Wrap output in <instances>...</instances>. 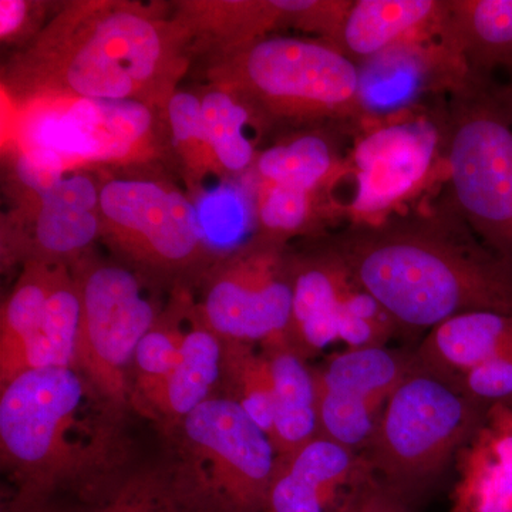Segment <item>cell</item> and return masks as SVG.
<instances>
[{
  "mask_svg": "<svg viewBox=\"0 0 512 512\" xmlns=\"http://www.w3.org/2000/svg\"><path fill=\"white\" fill-rule=\"evenodd\" d=\"M59 265L26 262L0 318V382L9 383L23 372V355L42 323L47 298Z\"/></svg>",
  "mask_w": 512,
  "mask_h": 512,
  "instance_id": "obj_27",
  "label": "cell"
},
{
  "mask_svg": "<svg viewBox=\"0 0 512 512\" xmlns=\"http://www.w3.org/2000/svg\"><path fill=\"white\" fill-rule=\"evenodd\" d=\"M505 74H507V82L503 84L495 83L494 80L493 82L498 92L504 97V100L512 107V66L510 69L505 70Z\"/></svg>",
  "mask_w": 512,
  "mask_h": 512,
  "instance_id": "obj_36",
  "label": "cell"
},
{
  "mask_svg": "<svg viewBox=\"0 0 512 512\" xmlns=\"http://www.w3.org/2000/svg\"><path fill=\"white\" fill-rule=\"evenodd\" d=\"M82 301L76 369L106 403L127 397V370L138 343L160 316L143 276L123 262L84 255L72 266Z\"/></svg>",
  "mask_w": 512,
  "mask_h": 512,
  "instance_id": "obj_11",
  "label": "cell"
},
{
  "mask_svg": "<svg viewBox=\"0 0 512 512\" xmlns=\"http://www.w3.org/2000/svg\"><path fill=\"white\" fill-rule=\"evenodd\" d=\"M332 512H413L412 504L404 500L373 471L355 481Z\"/></svg>",
  "mask_w": 512,
  "mask_h": 512,
  "instance_id": "obj_34",
  "label": "cell"
},
{
  "mask_svg": "<svg viewBox=\"0 0 512 512\" xmlns=\"http://www.w3.org/2000/svg\"><path fill=\"white\" fill-rule=\"evenodd\" d=\"M188 470L180 483L210 512H265L278 454L231 397L212 396L181 421Z\"/></svg>",
  "mask_w": 512,
  "mask_h": 512,
  "instance_id": "obj_10",
  "label": "cell"
},
{
  "mask_svg": "<svg viewBox=\"0 0 512 512\" xmlns=\"http://www.w3.org/2000/svg\"><path fill=\"white\" fill-rule=\"evenodd\" d=\"M171 157L191 191H200L208 177L221 178L205 131L200 93L180 90L164 109Z\"/></svg>",
  "mask_w": 512,
  "mask_h": 512,
  "instance_id": "obj_29",
  "label": "cell"
},
{
  "mask_svg": "<svg viewBox=\"0 0 512 512\" xmlns=\"http://www.w3.org/2000/svg\"><path fill=\"white\" fill-rule=\"evenodd\" d=\"M254 210L256 235L284 245L293 238L315 237L329 221L346 215L333 188L309 191L274 184H258Z\"/></svg>",
  "mask_w": 512,
  "mask_h": 512,
  "instance_id": "obj_26",
  "label": "cell"
},
{
  "mask_svg": "<svg viewBox=\"0 0 512 512\" xmlns=\"http://www.w3.org/2000/svg\"><path fill=\"white\" fill-rule=\"evenodd\" d=\"M225 343L224 375L229 396L271 437L274 426V382L264 350L247 343Z\"/></svg>",
  "mask_w": 512,
  "mask_h": 512,
  "instance_id": "obj_30",
  "label": "cell"
},
{
  "mask_svg": "<svg viewBox=\"0 0 512 512\" xmlns=\"http://www.w3.org/2000/svg\"><path fill=\"white\" fill-rule=\"evenodd\" d=\"M96 512H210L180 483L143 478L109 494Z\"/></svg>",
  "mask_w": 512,
  "mask_h": 512,
  "instance_id": "obj_31",
  "label": "cell"
},
{
  "mask_svg": "<svg viewBox=\"0 0 512 512\" xmlns=\"http://www.w3.org/2000/svg\"><path fill=\"white\" fill-rule=\"evenodd\" d=\"M292 271V320L288 342L306 359L339 342L340 313L357 281L329 241L309 254L292 255Z\"/></svg>",
  "mask_w": 512,
  "mask_h": 512,
  "instance_id": "obj_16",
  "label": "cell"
},
{
  "mask_svg": "<svg viewBox=\"0 0 512 512\" xmlns=\"http://www.w3.org/2000/svg\"><path fill=\"white\" fill-rule=\"evenodd\" d=\"M446 143L447 110L421 106L360 123L349 153L350 227H377L417 207L437 177L446 180Z\"/></svg>",
  "mask_w": 512,
  "mask_h": 512,
  "instance_id": "obj_9",
  "label": "cell"
},
{
  "mask_svg": "<svg viewBox=\"0 0 512 512\" xmlns=\"http://www.w3.org/2000/svg\"><path fill=\"white\" fill-rule=\"evenodd\" d=\"M99 215L100 239L137 272L168 278L210 256L197 204L154 165L101 174Z\"/></svg>",
  "mask_w": 512,
  "mask_h": 512,
  "instance_id": "obj_8",
  "label": "cell"
},
{
  "mask_svg": "<svg viewBox=\"0 0 512 512\" xmlns=\"http://www.w3.org/2000/svg\"><path fill=\"white\" fill-rule=\"evenodd\" d=\"M100 237L99 207L47 190L3 218V259L72 266Z\"/></svg>",
  "mask_w": 512,
  "mask_h": 512,
  "instance_id": "obj_14",
  "label": "cell"
},
{
  "mask_svg": "<svg viewBox=\"0 0 512 512\" xmlns=\"http://www.w3.org/2000/svg\"><path fill=\"white\" fill-rule=\"evenodd\" d=\"M456 384L485 409L512 403V348L470 370Z\"/></svg>",
  "mask_w": 512,
  "mask_h": 512,
  "instance_id": "obj_33",
  "label": "cell"
},
{
  "mask_svg": "<svg viewBox=\"0 0 512 512\" xmlns=\"http://www.w3.org/2000/svg\"><path fill=\"white\" fill-rule=\"evenodd\" d=\"M292 301L288 245L255 235L212 266L198 316L222 340L266 348L289 343Z\"/></svg>",
  "mask_w": 512,
  "mask_h": 512,
  "instance_id": "obj_12",
  "label": "cell"
},
{
  "mask_svg": "<svg viewBox=\"0 0 512 512\" xmlns=\"http://www.w3.org/2000/svg\"><path fill=\"white\" fill-rule=\"evenodd\" d=\"M180 313L178 309L160 313L153 328L138 343L133 363L140 389L160 382L177 363L188 330L181 326Z\"/></svg>",
  "mask_w": 512,
  "mask_h": 512,
  "instance_id": "obj_32",
  "label": "cell"
},
{
  "mask_svg": "<svg viewBox=\"0 0 512 512\" xmlns=\"http://www.w3.org/2000/svg\"><path fill=\"white\" fill-rule=\"evenodd\" d=\"M205 79L237 94L266 131L360 121L359 70L325 40L271 35L207 56Z\"/></svg>",
  "mask_w": 512,
  "mask_h": 512,
  "instance_id": "obj_3",
  "label": "cell"
},
{
  "mask_svg": "<svg viewBox=\"0 0 512 512\" xmlns=\"http://www.w3.org/2000/svg\"><path fill=\"white\" fill-rule=\"evenodd\" d=\"M400 329L426 330L460 313H512V265L490 251L444 197L377 227L329 239Z\"/></svg>",
  "mask_w": 512,
  "mask_h": 512,
  "instance_id": "obj_2",
  "label": "cell"
},
{
  "mask_svg": "<svg viewBox=\"0 0 512 512\" xmlns=\"http://www.w3.org/2000/svg\"><path fill=\"white\" fill-rule=\"evenodd\" d=\"M262 350L274 382V426L269 439L278 458H285L319 436L315 372L289 343Z\"/></svg>",
  "mask_w": 512,
  "mask_h": 512,
  "instance_id": "obj_23",
  "label": "cell"
},
{
  "mask_svg": "<svg viewBox=\"0 0 512 512\" xmlns=\"http://www.w3.org/2000/svg\"><path fill=\"white\" fill-rule=\"evenodd\" d=\"M485 407L414 360L387 400L367 466L410 504L443 476L483 419Z\"/></svg>",
  "mask_w": 512,
  "mask_h": 512,
  "instance_id": "obj_7",
  "label": "cell"
},
{
  "mask_svg": "<svg viewBox=\"0 0 512 512\" xmlns=\"http://www.w3.org/2000/svg\"><path fill=\"white\" fill-rule=\"evenodd\" d=\"M454 463L450 512H512V403L485 410Z\"/></svg>",
  "mask_w": 512,
  "mask_h": 512,
  "instance_id": "obj_17",
  "label": "cell"
},
{
  "mask_svg": "<svg viewBox=\"0 0 512 512\" xmlns=\"http://www.w3.org/2000/svg\"><path fill=\"white\" fill-rule=\"evenodd\" d=\"M326 127L286 134L259 151L251 173L258 184L284 185L302 190L338 187L349 175V154L340 153L335 136Z\"/></svg>",
  "mask_w": 512,
  "mask_h": 512,
  "instance_id": "obj_20",
  "label": "cell"
},
{
  "mask_svg": "<svg viewBox=\"0 0 512 512\" xmlns=\"http://www.w3.org/2000/svg\"><path fill=\"white\" fill-rule=\"evenodd\" d=\"M446 28L476 79L512 66V0H447Z\"/></svg>",
  "mask_w": 512,
  "mask_h": 512,
  "instance_id": "obj_24",
  "label": "cell"
},
{
  "mask_svg": "<svg viewBox=\"0 0 512 512\" xmlns=\"http://www.w3.org/2000/svg\"><path fill=\"white\" fill-rule=\"evenodd\" d=\"M413 353L386 348L333 353L315 372L319 434L363 453Z\"/></svg>",
  "mask_w": 512,
  "mask_h": 512,
  "instance_id": "obj_13",
  "label": "cell"
},
{
  "mask_svg": "<svg viewBox=\"0 0 512 512\" xmlns=\"http://www.w3.org/2000/svg\"><path fill=\"white\" fill-rule=\"evenodd\" d=\"M9 106L8 151L55 173H109L171 157L164 109L158 107L70 97Z\"/></svg>",
  "mask_w": 512,
  "mask_h": 512,
  "instance_id": "obj_4",
  "label": "cell"
},
{
  "mask_svg": "<svg viewBox=\"0 0 512 512\" xmlns=\"http://www.w3.org/2000/svg\"><path fill=\"white\" fill-rule=\"evenodd\" d=\"M448 94L446 198L512 265V107L493 80L473 77Z\"/></svg>",
  "mask_w": 512,
  "mask_h": 512,
  "instance_id": "obj_6",
  "label": "cell"
},
{
  "mask_svg": "<svg viewBox=\"0 0 512 512\" xmlns=\"http://www.w3.org/2000/svg\"><path fill=\"white\" fill-rule=\"evenodd\" d=\"M446 0H352L336 47L353 62L379 55L439 22Z\"/></svg>",
  "mask_w": 512,
  "mask_h": 512,
  "instance_id": "obj_22",
  "label": "cell"
},
{
  "mask_svg": "<svg viewBox=\"0 0 512 512\" xmlns=\"http://www.w3.org/2000/svg\"><path fill=\"white\" fill-rule=\"evenodd\" d=\"M369 471L362 453L319 434L291 456L278 458L265 512H332Z\"/></svg>",
  "mask_w": 512,
  "mask_h": 512,
  "instance_id": "obj_15",
  "label": "cell"
},
{
  "mask_svg": "<svg viewBox=\"0 0 512 512\" xmlns=\"http://www.w3.org/2000/svg\"><path fill=\"white\" fill-rule=\"evenodd\" d=\"M192 56L190 33L167 6L74 0L3 66L2 90L9 104L70 97L165 109Z\"/></svg>",
  "mask_w": 512,
  "mask_h": 512,
  "instance_id": "obj_1",
  "label": "cell"
},
{
  "mask_svg": "<svg viewBox=\"0 0 512 512\" xmlns=\"http://www.w3.org/2000/svg\"><path fill=\"white\" fill-rule=\"evenodd\" d=\"M202 119L221 178L251 173L259 138L268 133L261 120L237 94L208 84L200 93Z\"/></svg>",
  "mask_w": 512,
  "mask_h": 512,
  "instance_id": "obj_25",
  "label": "cell"
},
{
  "mask_svg": "<svg viewBox=\"0 0 512 512\" xmlns=\"http://www.w3.org/2000/svg\"><path fill=\"white\" fill-rule=\"evenodd\" d=\"M512 348V313L474 311L429 330L414 360L450 382Z\"/></svg>",
  "mask_w": 512,
  "mask_h": 512,
  "instance_id": "obj_19",
  "label": "cell"
},
{
  "mask_svg": "<svg viewBox=\"0 0 512 512\" xmlns=\"http://www.w3.org/2000/svg\"><path fill=\"white\" fill-rule=\"evenodd\" d=\"M298 0H190L173 6L192 37L194 56L247 45L276 29H295Z\"/></svg>",
  "mask_w": 512,
  "mask_h": 512,
  "instance_id": "obj_18",
  "label": "cell"
},
{
  "mask_svg": "<svg viewBox=\"0 0 512 512\" xmlns=\"http://www.w3.org/2000/svg\"><path fill=\"white\" fill-rule=\"evenodd\" d=\"M82 301L72 268L59 265L47 298L42 323L23 355V372L46 367L76 369ZM22 372V373H23Z\"/></svg>",
  "mask_w": 512,
  "mask_h": 512,
  "instance_id": "obj_28",
  "label": "cell"
},
{
  "mask_svg": "<svg viewBox=\"0 0 512 512\" xmlns=\"http://www.w3.org/2000/svg\"><path fill=\"white\" fill-rule=\"evenodd\" d=\"M49 3L0 0V39L3 45L28 46L45 28Z\"/></svg>",
  "mask_w": 512,
  "mask_h": 512,
  "instance_id": "obj_35",
  "label": "cell"
},
{
  "mask_svg": "<svg viewBox=\"0 0 512 512\" xmlns=\"http://www.w3.org/2000/svg\"><path fill=\"white\" fill-rule=\"evenodd\" d=\"M97 396L74 367L28 370L3 384L0 446L25 483L19 500L43 501L94 468L100 434L90 407Z\"/></svg>",
  "mask_w": 512,
  "mask_h": 512,
  "instance_id": "obj_5",
  "label": "cell"
},
{
  "mask_svg": "<svg viewBox=\"0 0 512 512\" xmlns=\"http://www.w3.org/2000/svg\"><path fill=\"white\" fill-rule=\"evenodd\" d=\"M224 340L201 322L187 330L180 357L160 382L141 387L148 406L170 419L183 421L212 397L224 372Z\"/></svg>",
  "mask_w": 512,
  "mask_h": 512,
  "instance_id": "obj_21",
  "label": "cell"
}]
</instances>
